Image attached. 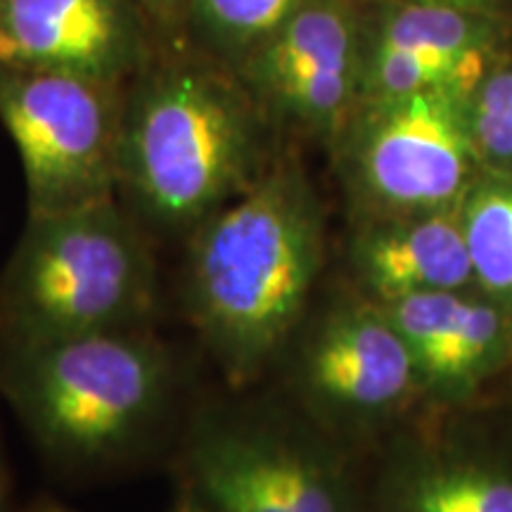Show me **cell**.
I'll return each instance as SVG.
<instances>
[{"mask_svg": "<svg viewBox=\"0 0 512 512\" xmlns=\"http://www.w3.org/2000/svg\"><path fill=\"white\" fill-rule=\"evenodd\" d=\"M143 3L152 12H157L159 17H164V15H171V12L178 8V3H181V0H143Z\"/></svg>", "mask_w": 512, "mask_h": 512, "instance_id": "cell-19", "label": "cell"}, {"mask_svg": "<svg viewBox=\"0 0 512 512\" xmlns=\"http://www.w3.org/2000/svg\"><path fill=\"white\" fill-rule=\"evenodd\" d=\"M192 467L204 505L216 512H351L328 467L261 434L211 437Z\"/></svg>", "mask_w": 512, "mask_h": 512, "instance_id": "cell-10", "label": "cell"}, {"mask_svg": "<svg viewBox=\"0 0 512 512\" xmlns=\"http://www.w3.org/2000/svg\"><path fill=\"white\" fill-rule=\"evenodd\" d=\"M306 375L316 394L351 411H382L418 377L406 339L384 309L339 313L313 339Z\"/></svg>", "mask_w": 512, "mask_h": 512, "instance_id": "cell-11", "label": "cell"}, {"mask_svg": "<svg viewBox=\"0 0 512 512\" xmlns=\"http://www.w3.org/2000/svg\"><path fill=\"white\" fill-rule=\"evenodd\" d=\"M411 349L418 377L434 387H460L501 356L510 323L496 306L458 292H422L384 304Z\"/></svg>", "mask_w": 512, "mask_h": 512, "instance_id": "cell-12", "label": "cell"}, {"mask_svg": "<svg viewBox=\"0 0 512 512\" xmlns=\"http://www.w3.org/2000/svg\"><path fill=\"white\" fill-rule=\"evenodd\" d=\"M181 512H216V510H211L209 505H202V508H197V505H185Z\"/></svg>", "mask_w": 512, "mask_h": 512, "instance_id": "cell-20", "label": "cell"}, {"mask_svg": "<svg viewBox=\"0 0 512 512\" xmlns=\"http://www.w3.org/2000/svg\"><path fill=\"white\" fill-rule=\"evenodd\" d=\"M494 43L486 12L399 0L363 38L361 100L422 91L470 98L491 72Z\"/></svg>", "mask_w": 512, "mask_h": 512, "instance_id": "cell-8", "label": "cell"}, {"mask_svg": "<svg viewBox=\"0 0 512 512\" xmlns=\"http://www.w3.org/2000/svg\"><path fill=\"white\" fill-rule=\"evenodd\" d=\"M259 107L207 69H171L124 114L119 174L166 226L202 223L259 178Z\"/></svg>", "mask_w": 512, "mask_h": 512, "instance_id": "cell-2", "label": "cell"}, {"mask_svg": "<svg viewBox=\"0 0 512 512\" xmlns=\"http://www.w3.org/2000/svg\"><path fill=\"white\" fill-rule=\"evenodd\" d=\"M358 268L382 304L408 294L458 292L472 264L458 214H406L370 230L358 245Z\"/></svg>", "mask_w": 512, "mask_h": 512, "instance_id": "cell-13", "label": "cell"}, {"mask_svg": "<svg viewBox=\"0 0 512 512\" xmlns=\"http://www.w3.org/2000/svg\"><path fill=\"white\" fill-rule=\"evenodd\" d=\"M306 0H188L192 22L223 53L238 55L271 36Z\"/></svg>", "mask_w": 512, "mask_h": 512, "instance_id": "cell-16", "label": "cell"}, {"mask_svg": "<svg viewBox=\"0 0 512 512\" xmlns=\"http://www.w3.org/2000/svg\"><path fill=\"white\" fill-rule=\"evenodd\" d=\"M17 396L31 425L67 458L117 451L157 408L164 361L126 330L27 342Z\"/></svg>", "mask_w": 512, "mask_h": 512, "instance_id": "cell-4", "label": "cell"}, {"mask_svg": "<svg viewBox=\"0 0 512 512\" xmlns=\"http://www.w3.org/2000/svg\"><path fill=\"white\" fill-rule=\"evenodd\" d=\"M363 34L349 0H306L240 60L256 107L309 128L342 133L361 100Z\"/></svg>", "mask_w": 512, "mask_h": 512, "instance_id": "cell-7", "label": "cell"}, {"mask_svg": "<svg viewBox=\"0 0 512 512\" xmlns=\"http://www.w3.org/2000/svg\"><path fill=\"white\" fill-rule=\"evenodd\" d=\"M403 3H418V5H441V8H458L470 12H489L496 0H403Z\"/></svg>", "mask_w": 512, "mask_h": 512, "instance_id": "cell-18", "label": "cell"}, {"mask_svg": "<svg viewBox=\"0 0 512 512\" xmlns=\"http://www.w3.org/2000/svg\"><path fill=\"white\" fill-rule=\"evenodd\" d=\"M458 219L472 278L491 297L512 302V171L472 185L463 195Z\"/></svg>", "mask_w": 512, "mask_h": 512, "instance_id": "cell-15", "label": "cell"}, {"mask_svg": "<svg viewBox=\"0 0 512 512\" xmlns=\"http://www.w3.org/2000/svg\"><path fill=\"white\" fill-rule=\"evenodd\" d=\"M152 294L150 254L112 200L31 214L10 285L27 342L126 330Z\"/></svg>", "mask_w": 512, "mask_h": 512, "instance_id": "cell-3", "label": "cell"}, {"mask_svg": "<svg viewBox=\"0 0 512 512\" xmlns=\"http://www.w3.org/2000/svg\"><path fill=\"white\" fill-rule=\"evenodd\" d=\"M394 512H512V470L479 460H437L396 484Z\"/></svg>", "mask_w": 512, "mask_h": 512, "instance_id": "cell-14", "label": "cell"}, {"mask_svg": "<svg viewBox=\"0 0 512 512\" xmlns=\"http://www.w3.org/2000/svg\"><path fill=\"white\" fill-rule=\"evenodd\" d=\"M318 268V211L297 171L261 174L204 221L190 254V311L235 377L256 373L285 342Z\"/></svg>", "mask_w": 512, "mask_h": 512, "instance_id": "cell-1", "label": "cell"}, {"mask_svg": "<svg viewBox=\"0 0 512 512\" xmlns=\"http://www.w3.org/2000/svg\"><path fill=\"white\" fill-rule=\"evenodd\" d=\"M0 121L19 152L31 214L112 200L124 124L114 83L0 69Z\"/></svg>", "mask_w": 512, "mask_h": 512, "instance_id": "cell-5", "label": "cell"}, {"mask_svg": "<svg viewBox=\"0 0 512 512\" xmlns=\"http://www.w3.org/2000/svg\"><path fill=\"white\" fill-rule=\"evenodd\" d=\"M472 140L479 157L505 171L512 169V67L496 69L482 79L467 102Z\"/></svg>", "mask_w": 512, "mask_h": 512, "instance_id": "cell-17", "label": "cell"}, {"mask_svg": "<svg viewBox=\"0 0 512 512\" xmlns=\"http://www.w3.org/2000/svg\"><path fill=\"white\" fill-rule=\"evenodd\" d=\"M467 102L453 91L363 102L351 126V166L363 195L401 216L460 200L479 159Z\"/></svg>", "mask_w": 512, "mask_h": 512, "instance_id": "cell-6", "label": "cell"}, {"mask_svg": "<svg viewBox=\"0 0 512 512\" xmlns=\"http://www.w3.org/2000/svg\"><path fill=\"white\" fill-rule=\"evenodd\" d=\"M143 0H0V69L117 83L143 55Z\"/></svg>", "mask_w": 512, "mask_h": 512, "instance_id": "cell-9", "label": "cell"}]
</instances>
